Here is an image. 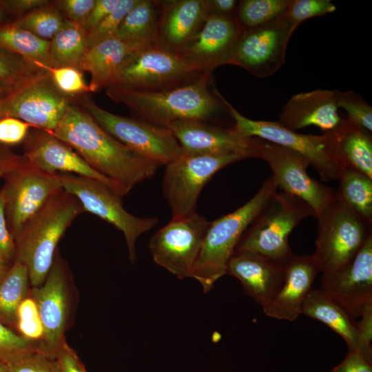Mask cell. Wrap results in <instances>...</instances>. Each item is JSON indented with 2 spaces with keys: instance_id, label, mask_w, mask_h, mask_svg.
Segmentation results:
<instances>
[{
  "instance_id": "1",
  "label": "cell",
  "mask_w": 372,
  "mask_h": 372,
  "mask_svg": "<svg viewBox=\"0 0 372 372\" xmlns=\"http://www.w3.org/2000/svg\"><path fill=\"white\" fill-rule=\"evenodd\" d=\"M51 133L72 147L95 171L110 180L122 197L137 184L151 178L161 166L111 136L74 101Z\"/></svg>"
},
{
  "instance_id": "2",
  "label": "cell",
  "mask_w": 372,
  "mask_h": 372,
  "mask_svg": "<svg viewBox=\"0 0 372 372\" xmlns=\"http://www.w3.org/2000/svg\"><path fill=\"white\" fill-rule=\"evenodd\" d=\"M205 74L187 85L160 91H138L116 87L105 88L112 101L122 103L140 119L167 127L174 121L196 120L218 122L229 113L224 96Z\"/></svg>"
},
{
  "instance_id": "3",
  "label": "cell",
  "mask_w": 372,
  "mask_h": 372,
  "mask_svg": "<svg viewBox=\"0 0 372 372\" xmlns=\"http://www.w3.org/2000/svg\"><path fill=\"white\" fill-rule=\"evenodd\" d=\"M83 211L79 200L61 189L24 225L15 239L14 260L28 268L31 287L43 284L52 265L60 240Z\"/></svg>"
},
{
  "instance_id": "4",
  "label": "cell",
  "mask_w": 372,
  "mask_h": 372,
  "mask_svg": "<svg viewBox=\"0 0 372 372\" xmlns=\"http://www.w3.org/2000/svg\"><path fill=\"white\" fill-rule=\"evenodd\" d=\"M273 176L258 192L234 211L210 222L190 278L197 280L205 293L226 274L227 264L246 229L277 192Z\"/></svg>"
},
{
  "instance_id": "5",
  "label": "cell",
  "mask_w": 372,
  "mask_h": 372,
  "mask_svg": "<svg viewBox=\"0 0 372 372\" xmlns=\"http://www.w3.org/2000/svg\"><path fill=\"white\" fill-rule=\"evenodd\" d=\"M314 216L298 197L276 192L242 234L235 251L257 254L285 263L294 254L288 238L304 218Z\"/></svg>"
},
{
  "instance_id": "6",
  "label": "cell",
  "mask_w": 372,
  "mask_h": 372,
  "mask_svg": "<svg viewBox=\"0 0 372 372\" xmlns=\"http://www.w3.org/2000/svg\"><path fill=\"white\" fill-rule=\"evenodd\" d=\"M233 121L232 129L243 137H256L289 148L307 160L326 182L338 180L345 165L336 155L332 131L322 135L303 134L289 130L278 121H256L245 117L225 98Z\"/></svg>"
},
{
  "instance_id": "7",
  "label": "cell",
  "mask_w": 372,
  "mask_h": 372,
  "mask_svg": "<svg viewBox=\"0 0 372 372\" xmlns=\"http://www.w3.org/2000/svg\"><path fill=\"white\" fill-rule=\"evenodd\" d=\"M203 75L180 53L156 43L136 52L106 87L160 91L187 85Z\"/></svg>"
},
{
  "instance_id": "8",
  "label": "cell",
  "mask_w": 372,
  "mask_h": 372,
  "mask_svg": "<svg viewBox=\"0 0 372 372\" xmlns=\"http://www.w3.org/2000/svg\"><path fill=\"white\" fill-rule=\"evenodd\" d=\"M316 250L320 271L329 272L351 261L372 235L371 225L360 218L335 195L317 218Z\"/></svg>"
},
{
  "instance_id": "9",
  "label": "cell",
  "mask_w": 372,
  "mask_h": 372,
  "mask_svg": "<svg viewBox=\"0 0 372 372\" xmlns=\"http://www.w3.org/2000/svg\"><path fill=\"white\" fill-rule=\"evenodd\" d=\"M76 291L69 267L57 250L43 284L30 289V296L36 304L43 327L39 351L55 358L74 315Z\"/></svg>"
},
{
  "instance_id": "10",
  "label": "cell",
  "mask_w": 372,
  "mask_h": 372,
  "mask_svg": "<svg viewBox=\"0 0 372 372\" xmlns=\"http://www.w3.org/2000/svg\"><path fill=\"white\" fill-rule=\"evenodd\" d=\"M77 101L103 130L145 158L167 165L183 152L167 127L113 114L87 96L79 97Z\"/></svg>"
},
{
  "instance_id": "11",
  "label": "cell",
  "mask_w": 372,
  "mask_h": 372,
  "mask_svg": "<svg viewBox=\"0 0 372 372\" xmlns=\"http://www.w3.org/2000/svg\"><path fill=\"white\" fill-rule=\"evenodd\" d=\"M74 96L61 92L42 69L14 86L0 99V119L13 117L30 126L53 132Z\"/></svg>"
},
{
  "instance_id": "12",
  "label": "cell",
  "mask_w": 372,
  "mask_h": 372,
  "mask_svg": "<svg viewBox=\"0 0 372 372\" xmlns=\"http://www.w3.org/2000/svg\"><path fill=\"white\" fill-rule=\"evenodd\" d=\"M239 154H189L183 152L167 164L163 188L172 211V219L189 217L196 213V204L203 188L224 167L245 159Z\"/></svg>"
},
{
  "instance_id": "13",
  "label": "cell",
  "mask_w": 372,
  "mask_h": 372,
  "mask_svg": "<svg viewBox=\"0 0 372 372\" xmlns=\"http://www.w3.org/2000/svg\"><path fill=\"white\" fill-rule=\"evenodd\" d=\"M60 176L63 189L79 200L84 211L99 216L123 234L129 258L134 263L136 259L137 239L154 227L158 219L131 214L123 207L122 197L110 186L99 180L72 174H60Z\"/></svg>"
},
{
  "instance_id": "14",
  "label": "cell",
  "mask_w": 372,
  "mask_h": 372,
  "mask_svg": "<svg viewBox=\"0 0 372 372\" xmlns=\"http://www.w3.org/2000/svg\"><path fill=\"white\" fill-rule=\"evenodd\" d=\"M209 224L197 213L182 219H172L149 240L154 261L179 279L191 277Z\"/></svg>"
},
{
  "instance_id": "15",
  "label": "cell",
  "mask_w": 372,
  "mask_h": 372,
  "mask_svg": "<svg viewBox=\"0 0 372 372\" xmlns=\"http://www.w3.org/2000/svg\"><path fill=\"white\" fill-rule=\"evenodd\" d=\"M1 189L9 231L14 240L24 225L62 187L60 174H49L31 166L10 173Z\"/></svg>"
},
{
  "instance_id": "16",
  "label": "cell",
  "mask_w": 372,
  "mask_h": 372,
  "mask_svg": "<svg viewBox=\"0 0 372 372\" xmlns=\"http://www.w3.org/2000/svg\"><path fill=\"white\" fill-rule=\"evenodd\" d=\"M296 28L285 14L262 25L244 30L230 65L257 77L273 74L285 63L287 45Z\"/></svg>"
},
{
  "instance_id": "17",
  "label": "cell",
  "mask_w": 372,
  "mask_h": 372,
  "mask_svg": "<svg viewBox=\"0 0 372 372\" xmlns=\"http://www.w3.org/2000/svg\"><path fill=\"white\" fill-rule=\"evenodd\" d=\"M259 158L270 167L278 188L306 202L317 218L335 195V190L312 178L307 172L309 163L300 154L263 141Z\"/></svg>"
},
{
  "instance_id": "18",
  "label": "cell",
  "mask_w": 372,
  "mask_h": 372,
  "mask_svg": "<svg viewBox=\"0 0 372 372\" xmlns=\"http://www.w3.org/2000/svg\"><path fill=\"white\" fill-rule=\"evenodd\" d=\"M320 290L354 319L360 317L372 303V235L351 261L322 273Z\"/></svg>"
},
{
  "instance_id": "19",
  "label": "cell",
  "mask_w": 372,
  "mask_h": 372,
  "mask_svg": "<svg viewBox=\"0 0 372 372\" xmlns=\"http://www.w3.org/2000/svg\"><path fill=\"white\" fill-rule=\"evenodd\" d=\"M169 128L184 153L189 154H239L259 158L263 140L243 137L232 127L196 120H179Z\"/></svg>"
},
{
  "instance_id": "20",
  "label": "cell",
  "mask_w": 372,
  "mask_h": 372,
  "mask_svg": "<svg viewBox=\"0 0 372 372\" xmlns=\"http://www.w3.org/2000/svg\"><path fill=\"white\" fill-rule=\"evenodd\" d=\"M235 16L210 14L193 40L179 53L197 71L211 74L230 64L243 32Z\"/></svg>"
},
{
  "instance_id": "21",
  "label": "cell",
  "mask_w": 372,
  "mask_h": 372,
  "mask_svg": "<svg viewBox=\"0 0 372 372\" xmlns=\"http://www.w3.org/2000/svg\"><path fill=\"white\" fill-rule=\"evenodd\" d=\"M23 155L31 166L39 170L94 178L108 185L119 194L110 180L95 171L72 147L48 131L37 128L28 132Z\"/></svg>"
},
{
  "instance_id": "22",
  "label": "cell",
  "mask_w": 372,
  "mask_h": 372,
  "mask_svg": "<svg viewBox=\"0 0 372 372\" xmlns=\"http://www.w3.org/2000/svg\"><path fill=\"white\" fill-rule=\"evenodd\" d=\"M287 262L254 253L235 251L227 264L226 274L237 278L245 292L264 307L280 290Z\"/></svg>"
},
{
  "instance_id": "23",
  "label": "cell",
  "mask_w": 372,
  "mask_h": 372,
  "mask_svg": "<svg viewBox=\"0 0 372 372\" xmlns=\"http://www.w3.org/2000/svg\"><path fill=\"white\" fill-rule=\"evenodd\" d=\"M320 269L311 255H296L285 265L283 283L273 298L262 307L270 318L294 321L302 314L303 304L312 289V284Z\"/></svg>"
},
{
  "instance_id": "24",
  "label": "cell",
  "mask_w": 372,
  "mask_h": 372,
  "mask_svg": "<svg viewBox=\"0 0 372 372\" xmlns=\"http://www.w3.org/2000/svg\"><path fill=\"white\" fill-rule=\"evenodd\" d=\"M156 44L180 52L196 37L210 14L207 0L159 1Z\"/></svg>"
},
{
  "instance_id": "25",
  "label": "cell",
  "mask_w": 372,
  "mask_h": 372,
  "mask_svg": "<svg viewBox=\"0 0 372 372\" xmlns=\"http://www.w3.org/2000/svg\"><path fill=\"white\" fill-rule=\"evenodd\" d=\"M337 90H315L292 96L279 114L278 123L296 131L316 126L330 132L342 121L338 112Z\"/></svg>"
},
{
  "instance_id": "26",
  "label": "cell",
  "mask_w": 372,
  "mask_h": 372,
  "mask_svg": "<svg viewBox=\"0 0 372 372\" xmlns=\"http://www.w3.org/2000/svg\"><path fill=\"white\" fill-rule=\"evenodd\" d=\"M302 314L323 322L338 333L347 343L348 351L372 360L371 345L361 337L358 322L320 289H311L303 304Z\"/></svg>"
},
{
  "instance_id": "27",
  "label": "cell",
  "mask_w": 372,
  "mask_h": 372,
  "mask_svg": "<svg viewBox=\"0 0 372 372\" xmlns=\"http://www.w3.org/2000/svg\"><path fill=\"white\" fill-rule=\"evenodd\" d=\"M140 50L115 37L87 49L80 70L90 74V92L105 88L120 68Z\"/></svg>"
},
{
  "instance_id": "28",
  "label": "cell",
  "mask_w": 372,
  "mask_h": 372,
  "mask_svg": "<svg viewBox=\"0 0 372 372\" xmlns=\"http://www.w3.org/2000/svg\"><path fill=\"white\" fill-rule=\"evenodd\" d=\"M336 155L346 166L353 167L372 178V136L371 132L343 118L331 130Z\"/></svg>"
},
{
  "instance_id": "29",
  "label": "cell",
  "mask_w": 372,
  "mask_h": 372,
  "mask_svg": "<svg viewBox=\"0 0 372 372\" xmlns=\"http://www.w3.org/2000/svg\"><path fill=\"white\" fill-rule=\"evenodd\" d=\"M159 19V1L139 0L123 19L115 37L141 50L154 45Z\"/></svg>"
},
{
  "instance_id": "30",
  "label": "cell",
  "mask_w": 372,
  "mask_h": 372,
  "mask_svg": "<svg viewBox=\"0 0 372 372\" xmlns=\"http://www.w3.org/2000/svg\"><path fill=\"white\" fill-rule=\"evenodd\" d=\"M30 289L28 268L14 260L0 279V321L14 331L18 308L30 296Z\"/></svg>"
},
{
  "instance_id": "31",
  "label": "cell",
  "mask_w": 372,
  "mask_h": 372,
  "mask_svg": "<svg viewBox=\"0 0 372 372\" xmlns=\"http://www.w3.org/2000/svg\"><path fill=\"white\" fill-rule=\"evenodd\" d=\"M87 34L81 23L65 19L50 41V67H73L80 70L87 51Z\"/></svg>"
},
{
  "instance_id": "32",
  "label": "cell",
  "mask_w": 372,
  "mask_h": 372,
  "mask_svg": "<svg viewBox=\"0 0 372 372\" xmlns=\"http://www.w3.org/2000/svg\"><path fill=\"white\" fill-rule=\"evenodd\" d=\"M338 180V196L360 218L372 225V178L346 165Z\"/></svg>"
},
{
  "instance_id": "33",
  "label": "cell",
  "mask_w": 372,
  "mask_h": 372,
  "mask_svg": "<svg viewBox=\"0 0 372 372\" xmlns=\"http://www.w3.org/2000/svg\"><path fill=\"white\" fill-rule=\"evenodd\" d=\"M0 48L16 54L37 65L51 66L50 41L42 39L13 23L0 26Z\"/></svg>"
},
{
  "instance_id": "34",
  "label": "cell",
  "mask_w": 372,
  "mask_h": 372,
  "mask_svg": "<svg viewBox=\"0 0 372 372\" xmlns=\"http://www.w3.org/2000/svg\"><path fill=\"white\" fill-rule=\"evenodd\" d=\"M289 0H242L238 3L235 17L243 30L269 23L286 12Z\"/></svg>"
},
{
  "instance_id": "35",
  "label": "cell",
  "mask_w": 372,
  "mask_h": 372,
  "mask_svg": "<svg viewBox=\"0 0 372 372\" xmlns=\"http://www.w3.org/2000/svg\"><path fill=\"white\" fill-rule=\"evenodd\" d=\"M65 19L56 3H50L19 17L13 23L37 37L50 41Z\"/></svg>"
},
{
  "instance_id": "36",
  "label": "cell",
  "mask_w": 372,
  "mask_h": 372,
  "mask_svg": "<svg viewBox=\"0 0 372 372\" xmlns=\"http://www.w3.org/2000/svg\"><path fill=\"white\" fill-rule=\"evenodd\" d=\"M139 0H120L116 7L87 34V49L107 39L114 37L123 19Z\"/></svg>"
},
{
  "instance_id": "37",
  "label": "cell",
  "mask_w": 372,
  "mask_h": 372,
  "mask_svg": "<svg viewBox=\"0 0 372 372\" xmlns=\"http://www.w3.org/2000/svg\"><path fill=\"white\" fill-rule=\"evenodd\" d=\"M41 70L34 63L0 48V81L14 87Z\"/></svg>"
},
{
  "instance_id": "38",
  "label": "cell",
  "mask_w": 372,
  "mask_h": 372,
  "mask_svg": "<svg viewBox=\"0 0 372 372\" xmlns=\"http://www.w3.org/2000/svg\"><path fill=\"white\" fill-rule=\"evenodd\" d=\"M337 104L347 112L349 121L371 132L372 107L360 95L351 90H337Z\"/></svg>"
},
{
  "instance_id": "39",
  "label": "cell",
  "mask_w": 372,
  "mask_h": 372,
  "mask_svg": "<svg viewBox=\"0 0 372 372\" xmlns=\"http://www.w3.org/2000/svg\"><path fill=\"white\" fill-rule=\"evenodd\" d=\"M15 331L38 344L42 338L43 327L33 299L29 296L19 305L17 312Z\"/></svg>"
},
{
  "instance_id": "40",
  "label": "cell",
  "mask_w": 372,
  "mask_h": 372,
  "mask_svg": "<svg viewBox=\"0 0 372 372\" xmlns=\"http://www.w3.org/2000/svg\"><path fill=\"white\" fill-rule=\"evenodd\" d=\"M37 65L49 73L56 87L63 93L74 96L90 92L89 85L86 84L80 70L73 67Z\"/></svg>"
},
{
  "instance_id": "41",
  "label": "cell",
  "mask_w": 372,
  "mask_h": 372,
  "mask_svg": "<svg viewBox=\"0 0 372 372\" xmlns=\"http://www.w3.org/2000/svg\"><path fill=\"white\" fill-rule=\"evenodd\" d=\"M330 0H289L286 17L298 28L310 18L324 16L335 11Z\"/></svg>"
},
{
  "instance_id": "42",
  "label": "cell",
  "mask_w": 372,
  "mask_h": 372,
  "mask_svg": "<svg viewBox=\"0 0 372 372\" xmlns=\"http://www.w3.org/2000/svg\"><path fill=\"white\" fill-rule=\"evenodd\" d=\"M34 351H38L37 343L19 335L0 321V361L7 363Z\"/></svg>"
},
{
  "instance_id": "43",
  "label": "cell",
  "mask_w": 372,
  "mask_h": 372,
  "mask_svg": "<svg viewBox=\"0 0 372 372\" xmlns=\"http://www.w3.org/2000/svg\"><path fill=\"white\" fill-rule=\"evenodd\" d=\"M9 372H62L54 357L32 351L6 363Z\"/></svg>"
},
{
  "instance_id": "44",
  "label": "cell",
  "mask_w": 372,
  "mask_h": 372,
  "mask_svg": "<svg viewBox=\"0 0 372 372\" xmlns=\"http://www.w3.org/2000/svg\"><path fill=\"white\" fill-rule=\"evenodd\" d=\"M29 125L25 122L13 117L0 119V143L15 145L24 141L28 132Z\"/></svg>"
},
{
  "instance_id": "45",
  "label": "cell",
  "mask_w": 372,
  "mask_h": 372,
  "mask_svg": "<svg viewBox=\"0 0 372 372\" xmlns=\"http://www.w3.org/2000/svg\"><path fill=\"white\" fill-rule=\"evenodd\" d=\"M96 0H62L56 5L67 20L82 23L92 10Z\"/></svg>"
},
{
  "instance_id": "46",
  "label": "cell",
  "mask_w": 372,
  "mask_h": 372,
  "mask_svg": "<svg viewBox=\"0 0 372 372\" xmlns=\"http://www.w3.org/2000/svg\"><path fill=\"white\" fill-rule=\"evenodd\" d=\"M55 358L62 372H87L77 353L65 339L57 349Z\"/></svg>"
},
{
  "instance_id": "47",
  "label": "cell",
  "mask_w": 372,
  "mask_h": 372,
  "mask_svg": "<svg viewBox=\"0 0 372 372\" xmlns=\"http://www.w3.org/2000/svg\"><path fill=\"white\" fill-rule=\"evenodd\" d=\"M16 253L15 240L8 229L5 215L4 200L0 190V255L12 262Z\"/></svg>"
},
{
  "instance_id": "48",
  "label": "cell",
  "mask_w": 372,
  "mask_h": 372,
  "mask_svg": "<svg viewBox=\"0 0 372 372\" xmlns=\"http://www.w3.org/2000/svg\"><path fill=\"white\" fill-rule=\"evenodd\" d=\"M120 0H96L87 18L81 23L87 32L100 23L118 4Z\"/></svg>"
},
{
  "instance_id": "49",
  "label": "cell",
  "mask_w": 372,
  "mask_h": 372,
  "mask_svg": "<svg viewBox=\"0 0 372 372\" xmlns=\"http://www.w3.org/2000/svg\"><path fill=\"white\" fill-rule=\"evenodd\" d=\"M329 372H372V360L358 353L348 351L345 358Z\"/></svg>"
},
{
  "instance_id": "50",
  "label": "cell",
  "mask_w": 372,
  "mask_h": 372,
  "mask_svg": "<svg viewBox=\"0 0 372 372\" xmlns=\"http://www.w3.org/2000/svg\"><path fill=\"white\" fill-rule=\"evenodd\" d=\"M28 161L23 155L12 153L6 148H0V178L23 167Z\"/></svg>"
},
{
  "instance_id": "51",
  "label": "cell",
  "mask_w": 372,
  "mask_h": 372,
  "mask_svg": "<svg viewBox=\"0 0 372 372\" xmlns=\"http://www.w3.org/2000/svg\"><path fill=\"white\" fill-rule=\"evenodd\" d=\"M48 0H9L2 1L4 7L11 13L23 16L40 7L50 3Z\"/></svg>"
},
{
  "instance_id": "52",
  "label": "cell",
  "mask_w": 372,
  "mask_h": 372,
  "mask_svg": "<svg viewBox=\"0 0 372 372\" xmlns=\"http://www.w3.org/2000/svg\"><path fill=\"white\" fill-rule=\"evenodd\" d=\"M360 317V320L357 322L358 328L363 340L369 345H371L372 340V303L367 304L362 310Z\"/></svg>"
},
{
  "instance_id": "53",
  "label": "cell",
  "mask_w": 372,
  "mask_h": 372,
  "mask_svg": "<svg viewBox=\"0 0 372 372\" xmlns=\"http://www.w3.org/2000/svg\"><path fill=\"white\" fill-rule=\"evenodd\" d=\"M236 0H207L209 14L234 16L238 6Z\"/></svg>"
},
{
  "instance_id": "54",
  "label": "cell",
  "mask_w": 372,
  "mask_h": 372,
  "mask_svg": "<svg viewBox=\"0 0 372 372\" xmlns=\"http://www.w3.org/2000/svg\"><path fill=\"white\" fill-rule=\"evenodd\" d=\"M12 263L0 255V279L7 271Z\"/></svg>"
},
{
  "instance_id": "55",
  "label": "cell",
  "mask_w": 372,
  "mask_h": 372,
  "mask_svg": "<svg viewBox=\"0 0 372 372\" xmlns=\"http://www.w3.org/2000/svg\"><path fill=\"white\" fill-rule=\"evenodd\" d=\"M13 87L0 81V99L5 96Z\"/></svg>"
},
{
  "instance_id": "56",
  "label": "cell",
  "mask_w": 372,
  "mask_h": 372,
  "mask_svg": "<svg viewBox=\"0 0 372 372\" xmlns=\"http://www.w3.org/2000/svg\"><path fill=\"white\" fill-rule=\"evenodd\" d=\"M0 372H9L6 362L0 361Z\"/></svg>"
},
{
  "instance_id": "57",
  "label": "cell",
  "mask_w": 372,
  "mask_h": 372,
  "mask_svg": "<svg viewBox=\"0 0 372 372\" xmlns=\"http://www.w3.org/2000/svg\"><path fill=\"white\" fill-rule=\"evenodd\" d=\"M1 21V10H0V21Z\"/></svg>"
},
{
  "instance_id": "58",
  "label": "cell",
  "mask_w": 372,
  "mask_h": 372,
  "mask_svg": "<svg viewBox=\"0 0 372 372\" xmlns=\"http://www.w3.org/2000/svg\"><path fill=\"white\" fill-rule=\"evenodd\" d=\"M1 148V147H0Z\"/></svg>"
}]
</instances>
